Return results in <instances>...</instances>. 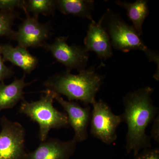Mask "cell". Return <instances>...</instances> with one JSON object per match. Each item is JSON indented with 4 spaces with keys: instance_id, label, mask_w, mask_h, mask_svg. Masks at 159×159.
I'll return each instance as SVG.
<instances>
[{
    "instance_id": "1",
    "label": "cell",
    "mask_w": 159,
    "mask_h": 159,
    "mask_svg": "<svg viewBox=\"0 0 159 159\" xmlns=\"http://www.w3.org/2000/svg\"><path fill=\"white\" fill-rule=\"evenodd\" d=\"M150 87L129 92L123 99L124 111L121 115L122 122L127 125L125 137L126 153L134 156L145 148H152L151 139L146 129L158 115L159 108L153 104Z\"/></svg>"
},
{
    "instance_id": "2",
    "label": "cell",
    "mask_w": 159,
    "mask_h": 159,
    "mask_svg": "<svg viewBox=\"0 0 159 159\" xmlns=\"http://www.w3.org/2000/svg\"><path fill=\"white\" fill-rule=\"evenodd\" d=\"M66 70L54 74L43 83L46 89L66 96L69 101H80L86 106L93 104L100 89L104 77L94 67L73 74Z\"/></svg>"
},
{
    "instance_id": "3",
    "label": "cell",
    "mask_w": 159,
    "mask_h": 159,
    "mask_svg": "<svg viewBox=\"0 0 159 159\" xmlns=\"http://www.w3.org/2000/svg\"><path fill=\"white\" fill-rule=\"evenodd\" d=\"M39 100L29 102L22 101L19 109L20 114L25 115L39 126L38 137L41 142L48 139L52 129L67 128L70 126L67 116L65 113L57 110L53 106L56 93L46 89Z\"/></svg>"
},
{
    "instance_id": "4",
    "label": "cell",
    "mask_w": 159,
    "mask_h": 159,
    "mask_svg": "<svg viewBox=\"0 0 159 159\" xmlns=\"http://www.w3.org/2000/svg\"><path fill=\"white\" fill-rule=\"evenodd\" d=\"M105 29L114 48L122 52L140 50L146 52L145 45L133 26L129 25L119 15L108 11L104 14Z\"/></svg>"
},
{
    "instance_id": "5",
    "label": "cell",
    "mask_w": 159,
    "mask_h": 159,
    "mask_svg": "<svg viewBox=\"0 0 159 159\" xmlns=\"http://www.w3.org/2000/svg\"><path fill=\"white\" fill-rule=\"evenodd\" d=\"M92 105L91 134L107 145H111L116 140L117 129L122 122L121 115H115L102 99L96 100Z\"/></svg>"
},
{
    "instance_id": "6",
    "label": "cell",
    "mask_w": 159,
    "mask_h": 159,
    "mask_svg": "<svg viewBox=\"0 0 159 159\" xmlns=\"http://www.w3.org/2000/svg\"><path fill=\"white\" fill-rule=\"evenodd\" d=\"M0 159H25V129L20 123L3 116L0 119Z\"/></svg>"
},
{
    "instance_id": "7",
    "label": "cell",
    "mask_w": 159,
    "mask_h": 159,
    "mask_svg": "<svg viewBox=\"0 0 159 159\" xmlns=\"http://www.w3.org/2000/svg\"><path fill=\"white\" fill-rule=\"evenodd\" d=\"M68 37L56 38L51 43H46L42 48L50 51L57 62L66 67L67 70H85L88 61L89 54L84 48L76 44L69 45Z\"/></svg>"
},
{
    "instance_id": "8",
    "label": "cell",
    "mask_w": 159,
    "mask_h": 159,
    "mask_svg": "<svg viewBox=\"0 0 159 159\" xmlns=\"http://www.w3.org/2000/svg\"><path fill=\"white\" fill-rule=\"evenodd\" d=\"M52 29L50 23L42 24L39 21L38 17L28 14L10 39L17 42L18 46L26 49L42 48L53 34Z\"/></svg>"
},
{
    "instance_id": "9",
    "label": "cell",
    "mask_w": 159,
    "mask_h": 159,
    "mask_svg": "<svg viewBox=\"0 0 159 159\" xmlns=\"http://www.w3.org/2000/svg\"><path fill=\"white\" fill-rule=\"evenodd\" d=\"M55 99L65 111L69 125L74 129L73 139L77 143L86 141L89 136L88 128L90 122L91 107L89 106L82 107L77 102L67 101L57 94Z\"/></svg>"
},
{
    "instance_id": "10",
    "label": "cell",
    "mask_w": 159,
    "mask_h": 159,
    "mask_svg": "<svg viewBox=\"0 0 159 159\" xmlns=\"http://www.w3.org/2000/svg\"><path fill=\"white\" fill-rule=\"evenodd\" d=\"M77 144L73 139L62 141L56 138L47 139L35 150L27 152L25 159H70L76 151Z\"/></svg>"
},
{
    "instance_id": "11",
    "label": "cell",
    "mask_w": 159,
    "mask_h": 159,
    "mask_svg": "<svg viewBox=\"0 0 159 159\" xmlns=\"http://www.w3.org/2000/svg\"><path fill=\"white\" fill-rule=\"evenodd\" d=\"M104 16V14L98 22L94 20L91 22L84 40L86 51L95 52L101 59H107L113 54L110 39L102 25Z\"/></svg>"
},
{
    "instance_id": "12",
    "label": "cell",
    "mask_w": 159,
    "mask_h": 159,
    "mask_svg": "<svg viewBox=\"0 0 159 159\" xmlns=\"http://www.w3.org/2000/svg\"><path fill=\"white\" fill-rule=\"evenodd\" d=\"M0 53L4 62L9 61L20 68L25 74H31L38 64L37 57L32 55L27 49L18 45L13 47L9 43L1 44Z\"/></svg>"
},
{
    "instance_id": "13",
    "label": "cell",
    "mask_w": 159,
    "mask_h": 159,
    "mask_svg": "<svg viewBox=\"0 0 159 159\" xmlns=\"http://www.w3.org/2000/svg\"><path fill=\"white\" fill-rule=\"evenodd\" d=\"M25 77V74L20 79L15 77L9 84H6L4 81L0 83V112L13 108L20 101L25 99L24 89L34 81L26 83Z\"/></svg>"
},
{
    "instance_id": "14",
    "label": "cell",
    "mask_w": 159,
    "mask_h": 159,
    "mask_svg": "<svg viewBox=\"0 0 159 159\" xmlns=\"http://www.w3.org/2000/svg\"><path fill=\"white\" fill-rule=\"evenodd\" d=\"M56 7L61 13L66 15L87 18L93 20L92 12L94 1L92 0H56Z\"/></svg>"
},
{
    "instance_id": "15",
    "label": "cell",
    "mask_w": 159,
    "mask_h": 159,
    "mask_svg": "<svg viewBox=\"0 0 159 159\" xmlns=\"http://www.w3.org/2000/svg\"><path fill=\"white\" fill-rule=\"evenodd\" d=\"M118 6L126 9L127 16L133 23L134 28L139 36L143 35L142 26L146 18L149 14V9L147 1L138 0L133 3L118 1L116 2Z\"/></svg>"
},
{
    "instance_id": "16",
    "label": "cell",
    "mask_w": 159,
    "mask_h": 159,
    "mask_svg": "<svg viewBox=\"0 0 159 159\" xmlns=\"http://www.w3.org/2000/svg\"><path fill=\"white\" fill-rule=\"evenodd\" d=\"M56 9V0H29L25 1L24 11L26 15L31 13L39 17V14L45 16L53 14Z\"/></svg>"
},
{
    "instance_id": "17",
    "label": "cell",
    "mask_w": 159,
    "mask_h": 159,
    "mask_svg": "<svg viewBox=\"0 0 159 159\" xmlns=\"http://www.w3.org/2000/svg\"><path fill=\"white\" fill-rule=\"evenodd\" d=\"M19 18V13L17 11H0V37L7 36L11 38L14 31L12 26Z\"/></svg>"
},
{
    "instance_id": "18",
    "label": "cell",
    "mask_w": 159,
    "mask_h": 159,
    "mask_svg": "<svg viewBox=\"0 0 159 159\" xmlns=\"http://www.w3.org/2000/svg\"><path fill=\"white\" fill-rule=\"evenodd\" d=\"M25 1L23 0H0V11H13L16 8L25 9Z\"/></svg>"
},
{
    "instance_id": "19",
    "label": "cell",
    "mask_w": 159,
    "mask_h": 159,
    "mask_svg": "<svg viewBox=\"0 0 159 159\" xmlns=\"http://www.w3.org/2000/svg\"><path fill=\"white\" fill-rule=\"evenodd\" d=\"M134 159H159V148H145L135 156Z\"/></svg>"
},
{
    "instance_id": "20",
    "label": "cell",
    "mask_w": 159,
    "mask_h": 159,
    "mask_svg": "<svg viewBox=\"0 0 159 159\" xmlns=\"http://www.w3.org/2000/svg\"><path fill=\"white\" fill-rule=\"evenodd\" d=\"M15 74L12 68L7 66L4 63L2 57L0 53V83L6 79H9Z\"/></svg>"
},
{
    "instance_id": "21",
    "label": "cell",
    "mask_w": 159,
    "mask_h": 159,
    "mask_svg": "<svg viewBox=\"0 0 159 159\" xmlns=\"http://www.w3.org/2000/svg\"><path fill=\"white\" fill-rule=\"evenodd\" d=\"M151 131V139H153L157 143H159V114L154 119Z\"/></svg>"
},
{
    "instance_id": "22",
    "label": "cell",
    "mask_w": 159,
    "mask_h": 159,
    "mask_svg": "<svg viewBox=\"0 0 159 159\" xmlns=\"http://www.w3.org/2000/svg\"><path fill=\"white\" fill-rule=\"evenodd\" d=\"M145 54L149 61H153L157 64L159 70V54L158 52L148 48L145 52Z\"/></svg>"
}]
</instances>
